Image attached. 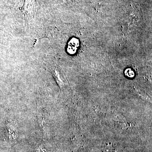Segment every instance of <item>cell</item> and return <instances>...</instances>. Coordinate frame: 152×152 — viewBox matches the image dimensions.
<instances>
[{"mask_svg":"<svg viewBox=\"0 0 152 152\" xmlns=\"http://www.w3.org/2000/svg\"><path fill=\"white\" fill-rule=\"evenodd\" d=\"M50 70L51 72V73L53 74V75L56 79V81L58 82V84L59 85L60 87L61 88L63 86V83L62 81L61 80V77L59 73L58 72V70L56 69V68L54 66L52 67L50 69Z\"/></svg>","mask_w":152,"mask_h":152,"instance_id":"cell-2","label":"cell"},{"mask_svg":"<svg viewBox=\"0 0 152 152\" xmlns=\"http://www.w3.org/2000/svg\"><path fill=\"white\" fill-rule=\"evenodd\" d=\"M125 75L129 77H133L134 76V73L131 69H128L125 71Z\"/></svg>","mask_w":152,"mask_h":152,"instance_id":"cell-5","label":"cell"},{"mask_svg":"<svg viewBox=\"0 0 152 152\" xmlns=\"http://www.w3.org/2000/svg\"><path fill=\"white\" fill-rule=\"evenodd\" d=\"M8 132L11 135L12 137H14V138H15L16 136L17 133L16 131L15 127V125L13 124L12 123L9 125L8 127Z\"/></svg>","mask_w":152,"mask_h":152,"instance_id":"cell-3","label":"cell"},{"mask_svg":"<svg viewBox=\"0 0 152 152\" xmlns=\"http://www.w3.org/2000/svg\"><path fill=\"white\" fill-rule=\"evenodd\" d=\"M103 152H116L114 145L112 144H107L104 147Z\"/></svg>","mask_w":152,"mask_h":152,"instance_id":"cell-4","label":"cell"},{"mask_svg":"<svg viewBox=\"0 0 152 152\" xmlns=\"http://www.w3.org/2000/svg\"><path fill=\"white\" fill-rule=\"evenodd\" d=\"M79 46L78 40L74 38V39H72L70 42H69L67 49L69 53L73 54L77 51Z\"/></svg>","mask_w":152,"mask_h":152,"instance_id":"cell-1","label":"cell"}]
</instances>
